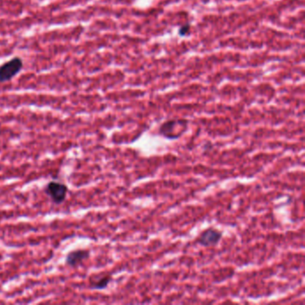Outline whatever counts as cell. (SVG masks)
<instances>
[{
    "mask_svg": "<svg viewBox=\"0 0 305 305\" xmlns=\"http://www.w3.org/2000/svg\"><path fill=\"white\" fill-rule=\"evenodd\" d=\"M188 129V121L186 119L167 120L163 123L158 133L164 138L177 140L181 137Z\"/></svg>",
    "mask_w": 305,
    "mask_h": 305,
    "instance_id": "6da1fadb",
    "label": "cell"
},
{
    "mask_svg": "<svg viewBox=\"0 0 305 305\" xmlns=\"http://www.w3.org/2000/svg\"><path fill=\"white\" fill-rule=\"evenodd\" d=\"M23 61L20 57H14L0 67V82L11 81L23 69Z\"/></svg>",
    "mask_w": 305,
    "mask_h": 305,
    "instance_id": "7a4b0ae2",
    "label": "cell"
},
{
    "mask_svg": "<svg viewBox=\"0 0 305 305\" xmlns=\"http://www.w3.org/2000/svg\"><path fill=\"white\" fill-rule=\"evenodd\" d=\"M45 192L51 199L54 203L60 204L66 200L68 188L67 186L60 182L51 181L48 183L45 188Z\"/></svg>",
    "mask_w": 305,
    "mask_h": 305,
    "instance_id": "3957f363",
    "label": "cell"
},
{
    "mask_svg": "<svg viewBox=\"0 0 305 305\" xmlns=\"http://www.w3.org/2000/svg\"><path fill=\"white\" fill-rule=\"evenodd\" d=\"M223 233L218 229L210 228L205 229L200 233L199 237L196 240L197 243L202 247H214L220 243L222 239Z\"/></svg>",
    "mask_w": 305,
    "mask_h": 305,
    "instance_id": "277c9868",
    "label": "cell"
},
{
    "mask_svg": "<svg viewBox=\"0 0 305 305\" xmlns=\"http://www.w3.org/2000/svg\"><path fill=\"white\" fill-rule=\"evenodd\" d=\"M89 256L90 253L87 250H75L67 254L66 263L70 267H77L87 260Z\"/></svg>",
    "mask_w": 305,
    "mask_h": 305,
    "instance_id": "5b68a950",
    "label": "cell"
},
{
    "mask_svg": "<svg viewBox=\"0 0 305 305\" xmlns=\"http://www.w3.org/2000/svg\"><path fill=\"white\" fill-rule=\"evenodd\" d=\"M111 277L110 276H105V277H100L98 280L92 282L91 283V288L95 289V290H102L105 289L110 285L111 281Z\"/></svg>",
    "mask_w": 305,
    "mask_h": 305,
    "instance_id": "8992f818",
    "label": "cell"
},
{
    "mask_svg": "<svg viewBox=\"0 0 305 305\" xmlns=\"http://www.w3.org/2000/svg\"><path fill=\"white\" fill-rule=\"evenodd\" d=\"M189 29H190V26H189L188 24H186L185 26H182L180 30H179V34H180V35H182V36H185V35L189 32Z\"/></svg>",
    "mask_w": 305,
    "mask_h": 305,
    "instance_id": "52a82bcc",
    "label": "cell"
}]
</instances>
